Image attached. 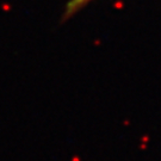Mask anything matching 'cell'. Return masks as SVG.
<instances>
[{"label": "cell", "mask_w": 161, "mask_h": 161, "mask_svg": "<svg viewBox=\"0 0 161 161\" xmlns=\"http://www.w3.org/2000/svg\"><path fill=\"white\" fill-rule=\"evenodd\" d=\"M92 0H69L66 5V9H65V12L62 16V22L73 17L79 10H81L84 6H86Z\"/></svg>", "instance_id": "cell-1"}]
</instances>
